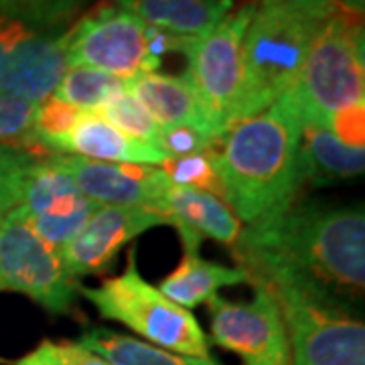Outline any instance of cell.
<instances>
[{
    "label": "cell",
    "instance_id": "obj_10",
    "mask_svg": "<svg viewBox=\"0 0 365 365\" xmlns=\"http://www.w3.org/2000/svg\"><path fill=\"white\" fill-rule=\"evenodd\" d=\"M66 51L69 67L100 69L124 81L160 66L148 55L146 23L112 4L96 9L67 33Z\"/></svg>",
    "mask_w": 365,
    "mask_h": 365
},
{
    "label": "cell",
    "instance_id": "obj_31",
    "mask_svg": "<svg viewBox=\"0 0 365 365\" xmlns=\"http://www.w3.org/2000/svg\"><path fill=\"white\" fill-rule=\"evenodd\" d=\"M260 6L282 9L288 13L311 16L317 21H327L337 13V0H262Z\"/></svg>",
    "mask_w": 365,
    "mask_h": 365
},
{
    "label": "cell",
    "instance_id": "obj_26",
    "mask_svg": "<svg viewBox=\"0 0 365 365\" xmlns=\"http://www.w3.org/2000/svg\"><path fill=\"white\" fill-rule=\"evenodd\" d=\"M160 169L167 173L169 181L177 187H189L209 195L217 197L225 203V191L211 163L209 155H191L182 158H169Z\"/></svg>",
    "mask_w": 365,
    "mask_h": 365
},
{
    "label": "cell",
    "instance_id": "obj_13",
    "mask_svg": "<svg viewBox=\"0 0 365 365\" xmlns=\"http://www.w3.org/2000/svg\"><path fill=\"white\" fill-rule=\"evenodd\" d=\"M51 163L100 205L146 207L167 215V195L173 182L160 167L114 165L76 155H51Z\"/></svg>",
    "mask_w": 365,
    "mask_h": 365
},
{
    "label": "cell",
    "instance_id": "obj_6",
    "mask_svg": "<svg viewBox=\"0 0 365 365\" xmlns=\"http://www.w3.org/2000/svg\"><path fill=\"white\" fill-rule=\"evenodd\" d=\"M258 4L250 2L199 37H182L181 53L187 55L185 76L195 88L217 138L232 126L242 91V43Z\"/></svg>",
    "mask_w": 365,
    "mask_h": 365
},
{
    "label": "cell",
    "instance_id": "obj_21",
    "mask_svg": "<svg viewBox=\"0 0 365 365\" xmlns=\"http://www.w3.org/2000/svg\"><path fill=\"white\" fill-rule=\"evenodd\" d=\"M79 345L102 357L108 365H217L211 357L203 359L167 351L102 327L86 331L79 339Z\"/></svg>",
    "mask_w": 365,
    "mask_h": 365
},
{
    "label": "cell",
    "instance_id": "obj_29",
    "mask_svg": "<svg viewBox=\"0 0 365 365\" xmlns=\"http://www.w3.org/2000/svg\"><path fill=\"white\" fill-rule=\"evenodd\" d=\"M14 365H108L96 353L71 341L45 339L37 349L26 353Z\"/></svg>",
    "mask_w": 365,
    "mask_h": 365
},
{
    "label": "cell",
    "instance_id": "obj_23",
    "mask_svg": "<svg viewBox=\"0 0 365 365\" xmlns=\"http://www.w3.org/2000/svg\"><path fill=\"white\" fill-rule=\"evenodd\" d=\"M79 116H81V110L59 100L53 93L47 100L37 104L33 134H35V143L39 144L41 150H45L49 155L63 153V144H66L69 132L78 124Z\"/></svg>",
    "mask_w": 365,
    "mask_h": 365
},
{
    "label": "cell",
    "instance_id": "obj_27",
    "mask_svg": "<svg viewBox=\"0 0 365 365\" xmlns=\"http://www.w3.org/2000/svg\"><path fill=\"white\" fill-rule=\"evenodd\" d=\"M86 0H0V14H11L35 25L59 29L79 13Z\"/></svg>",
    "mask_w": 365,
    "mask_h": 365
},
{
    "label": "cell",
    "instance_id": "obj_24",
    "mask_svg": "<svg viewBox=\"0 0 365 365\" xmlns=\"http://www.w3.org/2000/svg\"><path fill=\"white\" fill-rule=\"evenodd\" d=\"M35 110L37 104L0 93V146L19 148L35 157L37 153H45L35 143V134H33Z\"/></svg>",
    "mask_w": 365,
    "mask_h": 365
},
{
    "label": "cell",
    "instance_id": "obj_22",
    "mask_svg": "<svg viewBox=\"0 0 365 365\" xmlns=\"http://www.w3.org/2000/svg\"><path fill=\"white\" fill-rule=\"evenodd\" d=\"M124 79L110 76L100 69L76 66L69 67L53 96L81 112H98L116 96L124 93Z\"/></svg>",
    "mask_w": 365,
    "mask_h": 365
},
{
    "label": "cell",
    "instance_id": "obj_12",
    "mask_svg": "<svg viewBox=\"0 0 365 365\" xmlns=\"http://www.w3.org/2000/svg\"><path fill=\"white\" fill-rule=\"evenodd\" d=\"M19 207L41 240L57 254L78 235L100 203L86 197L76 182L51 163L35 158L26 170Z\"/></svg>",
    "mask_w": 365,
    "mask_h": 365
},
{
    "label": "cell",
    "instance_id": "obj_20",
    "mask_svg": "<svg viewBox=\"0 0 365 365\" xmlns=\"http://www.w3.org/2000/svg\"><path fill=\"white\" fill-rule=\"evenodd\" d=\"M250 274L244 268H230L217 262L203 260L199 254H185L175 272L160 280L158 292L182 309H193L209 300L223 287L248 284Z\"/></svg>",
    "mask_w": 365,
    "mask_h": 365
},
{
    "label": "cell",
    "instance_id": "obj_25",
    "mask_svg": "<svg viewBox=\"0 0 365 365\" xmlns=\"http://www.w3.org/2000/svg\"><path fill=\"white\" fill-rule=\"evenodd\" d=\"M96 114L106 118L110 124H114L118 130H122L124 134L158 148L160 126L157 124V120L132 98L130 93H126V91L120 93L114 100H110L108 104L102 106Z\"/></svg>",
    "mask_w": 365,
    "mask_h": 365
},
{
    "label": "cell",
    "instance_id": "obj_14",
    "mask_svg": "<svg viewBox=\"0 0 365 365\" xmlns=\"http://www.w3.org/2000/svg\"><path fill=\"white\" fill-rule=\"evenodd\" d=\"M163 223H169V217L153 209L100 205L78 235L59 252V258L73 280L104 272L116 260L122 246Z\"/></svg>",
    "mask_w": 365,
    "mask_h": 365
},
{
    "label": "cell",
    "instance_id": "obj_28",
    "mask_svg": "<svg viewBox=\"0 0 365 365\" xmlns=\"http://www.w3.org/2000/svg\"><path fill=\"white\" fill-rule=\"evenodd\" d=\"M35 158L39 157L11 146H0V215L19 205L23 179Z\"/></svg>",
    "mask_w": 365,
    "mask_h": 365
},
{
    "label": "cell",
    "instance_id": "obj_2",
    "mask_svg": "<svg viewBox=\"0 0 365 365\" xmlns=\"http://www.w3.org/2000/svg\"><path fill=\"white\" fill-rule=\"evenodd\" d=\"M302 118L287 91L256 116L234 122L211 153V163L237 220L254 223L292 205L302 177Z\"/></svg>",
    "mask_w": 365,
    "mask_h": 365
},
{
    "label": "cell",
    "instance_id": "obj_4",
    "mask_svg": "<svg viewBox=\"0 0 365 365\" xmlns=\"http://www.w3.org/2000/svg\"><path fill=\"white\" fill-rule=\"evenodd\" d=\"M290 93L302 124L329 128L335 118L365 106L364 29L361 16L337 13L327 19L314 37Z\"/></svg>",
    "mask_w": 365,
    "mask_h": 365
},
{
    "label": "cell",
    "instance_id": "obj_16",
    "mask_svg": "<svg viewBox=\"0 0 365 365\" xmlns=\"http://www.w3.org/2000/svg\"><path fill=\"white\" fill-rule=\"evenodd\" d=\"M167 217L181 235L185 254H199V246L205 237L234 246L242 232V222L227 203L189 187H170L167 195Z\"/></svg>",
    "mask_w": 365,
    "mask_h": 365
},
{
    "label": "cell",
    "instance_id": "obj_8",
    "mask_svg": "<svg viewBox=\"0 0 365 365\" xmlns=\"http://www.w3.org/2000/svg\"><path fill=\"white\" fill-rule=\"evenodd\" d=\"M67 35L0 14V93L41 104L51 96L67 63Z\"/></svg>",
    "mask_w": 365,
    "mask_h": 365
},
{
    "label": "cell",
    "instance_id": "obj_19",
    "mask_svg": "<svg viewBox=\"0 0 365 365\" xmlns=\"http://www.w3.org/2000/svg\"><path fill=\"white\" fill-rule=\"evenodd\" d=\"M146 25L179 37H199L230 13L232 0H114Z\"/></svg>",
    "mask_w": 365,
    "mask_h": 365
},
{
    "label": "cell",
    "instance_id": "obj_15",
    "mask_svg": "<svg viewBox=\"0 0 365 365\" xmlns=\"http://www.w3.org/2000/svg\"><path fill=\"white\" fill-rule=\"evenodd\" d=\"M124 90L157 120L160 128L189 126L220 140L187 76L138 73L124 81Z\"/></svg>",
    "mask_w": 365,
    "mask_h": 365
},
{
    "label": "cell",
    "instance_id": "obj_3",
    "mask_svg": "<svg viewBox=\"0 0 365 365\" xmlns=\"http://www.w3.org/2000/svg\"><path fill=\"white\" fill-rule=\"evenodd\" d=\"M323 25L282 9H256L242 43V91L232 124L264 112L297 83Z\"/></svg>",
    "mask_w": 365,
    "mask_h": 365
},
{
    "label": "cell",
    "instance_id": "obj_18",
    "mask_svg": "<svg viewBox=\"0 0 365 365\" xmlns=\"http://www.w3.org/2000/svg\"><path fill=\"white\" fill-rule=\"evenodd\" d=\"M302 185L317 187L361 177L365 170V148L351 146L337 134L314 124H302L299 146Z\"/></svg>",
    "mask_w": 365,
    "mask_h": 365
},
{
    "label": "cell",
    "instance_id": "obj_30",
    "mask_svg": "<svg viewBox=\"0 0 365 365\" xmlns=\"http://www.w3.org/2000/svg\"><path fill=\"white\" fill-rule=\"evenodd\" d=\"M217 143L220 140L189 126H163L158 134V148L167 155V158L209 155L215 150Z\"/></svg>",
    "mask_w": 365,
    "mask_h": 365
},
{
    "label": "cell",
    "instance_id": "obj_9",
    "mask_svg": "<svg viewBox=\"0 0 365 365\" xmlns=\"http://www.w3.org/2000/svg\"><path fill=\"white\" fill-rule=\"evenodd\" d=\"M272 297L287 327L290 365H365V327L355 313L292 292Z\"/></svg>",
    "mask_w": 365,
    "mask_h": 365
},
{
    "label": "cell",
    "instance_id": "obj_17",
    "mask_svg": "<svg viewBox=\"0 0 365 365\" xmlns=\"http://www.w3.org/2000/svg\"><path fill=\"white\" fill-rule=\"evenodd\" d=\"M63 153L102 163H128L163 167L169 158L157 146L136 140L96 112H81L78 124L69 132Z\"/></svg>",
    "mask_w": 365,
    "mask_h": 365
},
{
    "label": "cell",
    "instance_id": "obj_11",
    "mask_svg": "<svg viewBox=\"0 0 365 365\" xmlns=\"http://www.w3.org/2000/svg\"><path fill=\"white\" fill-rule=\"evenodd\" d=\"M213 341L237 353L246 365H290V345L282 311L272 292L254 287L252 300L209 299Z\"/></svg>",
    "mask_w": 365,
    "mask_h": 365
},
{
    "label": "cell",
    "instance_id": "obj_1",
    "mask_svg": "<svg viewBox=\"0 0 365 365\" xmlns=\"http://www.w3.org/2000/svg\"><path fill=\"white\" fill-rule=\"evenodd\" d=\"M232 250L252 284L268 288L272 294L292 292L351 313L364 299L361 205H288L242 227Z\"/></svg>",
    "mask_w": 365,
    "mask_h": 365
},
{
    "label": "cell",
    "instance_id": "obj_32",
    "mask_svg": "<svg viewBox=\"0 0 365 365\" xmlns=\"http://www.w3.org/2000/svg\"><path fill=\"white\" fill-rule=\"evenodd\" d=\"M337 6L345 13L355 14V16H364L365 0H337Z\"/></svg>",
    "mask_w": 365,
    "mask_h": 365
},
{
    "label": "cell",
    "instance_id": "obj_7",
    "mask_svg": "<svg viewBox=\"0 0 365 365\" xmlns=\"http://www.w3.org/2000/svg\"><path fill=\"white\" fill-rule=\"evenodd\" d=\"M0 290L26 294L55 314L69 313L79 292L59 254L35 234L19 205L0 215Z\"/></svg>",
    "mask_w": 365,
    "mask_h": 365
},
{
    "label": "cell",
    "instance_id": "obj_5",
    "mask_svg": "<svg viewBox=\"0 0 365 365\" xmlns=\"http://www.w3.org/2000/svg\"><path fill=\"white\" fill-rule=\"evenodd\" d=\"M79 294L90 300L104 319L130 327L160 349L189 357H211L207 335L195 317L144 280L136 266L134 250L120 276L108 278L98 288L79 287Z\"/></svg>",
    "mask_w": 365,
    "mask_h": 365
}]
</instances>
